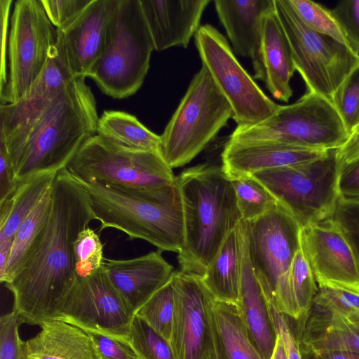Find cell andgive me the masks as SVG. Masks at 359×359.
<instances>
[{
	"label": "cell",
	"instance_id": "2e32d148",
	"mask_svg": "<svg viewBox=\"0 0 359 359\" xmlns=\"http://www.w3.org/2000/svg\"><path fill=\"white\" fill-rule=\"evenodd\" d=\"M74 78L56 43L43 71L24 95L13 103L0 104V134L11 159L36 121Z\"/></svg>",
	"mask_w": 359,
	"mask_h": 359
},
{
	"label": "cell",
	"instance_id": "f1b7e54d",
	"mask_svg": "<svg viewBox=\"0 0 359 359\" xmlns=\"http://www.w3.org/2000/svg\"><path fill=\"white\" fill-rule=\"evenodd\" d=\"M57 172L40 173L19 182L15 193L0 203V241L14 237L21 223L53 186Z\"/></svg>",
	"mask_w": 359,
	"mask_h": 359
},
{
	"label": "cell",
	"instance_id": "d4e9b609",
	"mask_svg": "<svg viewBox=\"0 0 359 359\" xmlns=\"http://www.w3.org/2000/svg\"><path fill=\"white\" fill-rule=\"evenodd\" d=\"M214 4L233 51L252 60L261 42L265 18L275 10V0H215Z\"/></svg>",
	"mask_w": 359,
	"mask_h": 359
},
{
	"label": "cell",
	"instance_id": "7402d4cb",
	"mask_svg": "<svg viewBox=\"0 0 359 359\" xmlns=\"http://www.w3.org/2000/svg\"><path fill=\"white\" fill-rule=\"evenodd\" d=\"M252 65L253 78L263 81L274 98L288 102L292 96L290 79L296 69L290 42L276 8L265 18Z\"/></svg>",
	"mask_w": 359,
	"mask_h": 359
},
{
	"label": "cell",
	"instance_id": "ee69618b",
	"mask_svg": "<svg viewBox=\"0 0 359 359\" xmlns=\"http://www.w3.org/2000/svg\"><path fill=\"white\" fill-rule=\"evenodd\" d=\"M268 304L275 330L282 339L287 359H304L299 339L294 329L290 324L289 318L278 311L269 301Z\"/></svg>",
	"mask_w": 359,
	"mask_h": 359
},
{
	"label": "cell",
	"instance_id": "277c9868",
	"mask_svg": "<svg viewBox=\"0 0 359 359\" xmlns=\"http://www.w3.org/2000/svg\"><path fill=\"white\" fill-rule=\"evenodd\" d=\"M75 180L88 195L95 218L101 223L100 231L116 229L161 251L180 252L184 244V215L176 182L152 189H134Z\"/></svg>",
	"mask_w": 359,
	"mask_h": 359
},
{
	"label": "cell",
	"instance_id": "5b68a950",
	"mask_svg": "<svg viewBox=\"0 0 359 359\" xmlns=\"http://www.w3.org/2000/svg\"><path fill=\"white\" fill-rule=\"evenodd\" d=\"M247 222L250 257L267 300L278 311L298 321L290 273L301 248V226L277 201L264 215Z\"/></svg>",
	"mask_w": 359,
	"mask_h": 359
},
{
	"label": "cell",
	"instance_id": "7a4b0ae2",
	"mask_svg": "<svg viewBox=\"0 0 359 359\" xmlns=\"http://www.w3.org/2000/svg\"><path fill=\"white\" fill-rule=\"evenodd\" d=\"M182 201V272L202 277L228 235L242 221L231 180L222 166L198 165L176 177Z\"/></svg>",
	"mask_w": 359,
	"mask_h": 359
},
{
	"label": "cell",
	"instance_id": "7dc6e473",
	"mask_svg": "<svg viewBox=\"0 0 359 359\" xmlns=\"http://www.w3.org/2000/svg\"><path fill=\"white\" fill-rule=\"evenodd\" d=\"M18 184L4 137L0 134V203L11 197Z\"/></svg>",
	"mask_w": 359,
	"mask_h": 359
},
{
	"label": "cell",
	"instance_id": "9c48e42d",
	"mask_svg": "<svg viewBox=\"0 0 359 359\" xmlns=\"http://www.w3.org/2000/svg\"><path fill=\"white\" fill-rule=\"evenodd\" d=\"M75 179L134 189L174 184L176 177L160 152L133 149L100 135L87 140L66 166Z\"/></svg>",
	"mask_w": 359,
	"mask_h": 359
},
{
	"label": "cell",
	"instance_id": "44dd1931",
	"mask_svg": "<svg viewBox=\"0 0 359 359\" xmlns=\"http://www.w3.org/2000/svg\"><path fill=\"white\" fill-rule=\"evenodd\" d=\"M154 49L187 48L210 0H140Z\"/></svg>",
	"mask_w": 359,
	"mask_h": 359
},
{
	"label": "cell",
	"instance_id": "f546056e",
	"mask_svg": "<svg viewBox=\"0 0 359 359\" xmlns=\"http://www.w3.org/2000/svg\"><path fill=\"white\" fill-rule=\"evenodd\" d=\"M52 189L53 186L21 223L14 235L8 262L0 276L1 283L6 284L13 280L40 240L50 216Z\"/></svg>",
	"mask_w": 359,
	"mask_h": 359
},
{
	"label": "cell",
	"instance_id": "4dcf8cb0",
	"mask_svg": "<svg viewBox=\"0 0 359 359\" xmlns=\"http://www.w3.org/2000/svg\"><path fill=\"white\" fill-rule=\"evenodd\" d=\"M97 134L126 147L160 152L161 135L125 111H104L97 121Z\"/></svg>",
	"mask_w": 359,
	"mask_h": 359
},
{
	"label": "cell",
	"instance_id": "9a60e30c",
	"mask_svg": "<svg viewBox=\"0 0 359 359\" xmlns=\"http://www.w3.org/2000/svg\"><path fill=\"white\" fill-rule=\"evenodd\" d=\"M175 311L170 343L176 359H217L213 297L201 277L174 271Z\"/></svg>",
	"mask_w": 359,
	"mask_h": 359
},
{
	"label": "cell",
	"instance_id": "f6af8a7d",
	"mask_svg": "<svg viewBox=\"0 0 359 359\" xmlns=\"http://www.w3.org/2000/svg\"><path fill=\"white\" fill-rule=\"evenodd\" d=\"M86 333L91 339L97 359H136L127 344L109 336Z\"/></svg>",
	"mask_w": 359,
	"mask_h": 359
},
{
	"label": "cell",
	"instance_id": "11a10c76",
	"mask_svg": "<svg viewBox=\"0 0 359 359\" xmlns=\"http://www.w3.org/2000/svg\"><path fill=\"white\" fill-rule=\"evenodd\" d=\"M357 132H359V124L358 126L356 127V128L355 129L354 132L353 133H357Z\"/></svg>",
	"mask_w": 359,
	"mask_h": 359
},
{
	"label": "cell",
	"instance_id": "8fae6325",
	"mask_svg": "<svg viewBox=\"0 0 359 359\" xmlns=\"http://www.w3.org/2000/svg\"><path fill=\"white\" fill-rule=\"evenodd\" d=\"M275 8L290 42L295 69L307 91L332 102L337 89L359 65V55L334 39L312 30L288 0H275Z\"/></svg>",
	"mask_w": 359,
	"mask_h": 359
},
{
	"label": "cell",
	"instance_id": "30bf717a",
	"mask_svg": "<svg viewBox=\"0 0 359 359\" xmlns=\"http://www.w3.org/2000/svg\"><path fill=\"white\" fill-rule=\"evenodd\" d=\"M351 135L330 100L306 91L296 102L280 105L276 112L262 123L236 127L230 140H272L304 148L339 149Z\"/></svg>",
	"mask_w": 359,
	"mask_h": 359
},
{
	"label": "cell",
	"instance_id": "8992f818",
	"mask_svg": "<svg viewBox=\"0 0 359 359\" xmlns=\"http://www.w3.org/2000/svg\"><path fill=\"white\" fill-rule=\"evenodd\" d=\"M154 50L140 0H118L107 48L87 77L105 95L128 97L142 86Z\"/></svg>",
	"mask_w": 359,
	"mask_h": 359
},
{
	"label": "cell",
	"instance_id": "ba28073f",
	"mask_svg": "<svg viewBox=\"0 0 359 359\" xmlns=\"http://www.w3.org/2000/svg\"><path fill=\"white\" fill-rule=\"evenodd\" d=\"M338 149L299 164L253 174L301 227L333 217L339 199Z\"/></svg>",
	"mask_w": 359,
	"mask_h": 359
},
{
	"label": "cell",
	"instance_id": "f5cc1de1",
	"mask_svg": "<svg viewBox=\"0 0 359 359\" xmlns=\"http://www.w3.org/2000/svg\"><path fill=\"white\" fill-rule=\"evenodd\" d=\"M271 359H287L286 352L282 339L278 334L276 344Z\"/></svg>",
	"mask_w": 359,
	"mask_h": 359
},
{
	"label": "cell",
	"instance_id": "bcb514c9",
	"mask_svg": "<svg viewBox=\"0 0 359 359\" xmlns=\"http://www.w3.org/2000/svg\"><path fill=\"white\" fill-rule=\"evenodd\" d=\"M338 191L341 199L359 201V156L340 165Z\"/></svg>",
	"mask_w": 359,
	"mask_h": 359
},
{
	"label": "cell",
	"instance_id": "4316f807",
	"mask_svg": "<svg viewBox=\"0 0 359 359\" xmlns=\"http://www.w3.org/2000/svg\"><path fill=\"white\" fill-rule=\"evenodd\" d=\"M212 316L217 359H264L237 304L213 298Z\"/></svg>",
	"mask_w": 359,
	"mask_h": 359
},
{
	"label": "cell",
	"instance_id": "603a6c76",
	"mask_svg": "<svg viewBox=\"0 0 359 359\" xmlns=\"http://www.w3.org/2000/svg\"><path fill=\"white\" fill-rule=\"evenodd\" d=\"M296 323L302 351L359 353V311L311 308L305 318Z\"/></svg>",
	"mask_w": 359,
	"mask_h": 359
},
{
	"label": "cell",
	"instance_id": "7bdbcfd3",
	"mask_svg": "<svg viewBox=\"0 0 359 359\" xmlns=\"http://www.w3.org/2000/svg\"><path fill=\"white\" fill-rule=\"evenodd\" d=\"M45 13L56 28L63 27L77 18L92 0H40Z\"/></svg>",
	"mask_w": 359,
	"mask_h": 359
},
{
	"label": "cell",
	"instance_id": "836d02e7",
	"mask_svg": "<svg viewBox=\"0 0 359 359\" xmlns=\"http://www.w3.org/2000/svg\"><path fill=\"white\" fill-rule=\"evenodd\" d=\"M242 219L251 222L267 212L276 200L253 176L231 180Z\"/></svg>",
	"mask_w": 359,
	"mask_h": 359
},
{
	"label": "cell",
	"instance_id": "6da1fadb",
	"mask_svg": "<svg viewBox=\"0 0 359 359\" xmlns=\"http://www.w3.org/2000/svg\"><path fill=\"white\" fill-rule=\"evenodd\" d=\"M94 219L86 190L66 168L59 170L43 233L18 273L4 284L13 295V311L21 324L40 326L57 319L76 279L74 242Z\"/></svg>",
	"mask_w": 359,
	"mask_h": 359
},
{
	"label": "cell",
	"instance_id": "7c38bea8",
	"mask_svg": "<svg viewBox=\"0 0 359 359\" xmlns=\"http://www.w3.org/2000/svg\"><path fill=\"white\" fill-rule=\"evenodd\" d=\"M194 39L202 65L229 102L237 127L256 126L276 112L280 105L257 85L236 57L227 39L215 27L201 25Z\"/></svg>",
	"mask_w": 359,
	"mask_h": 359
},
{
	"label": "cell",
	"instance_id": "681fc988",
	"mask_svg": "<svg viewBox=\"0 0 359 359\" xmlns=\"http://www.w3.org/2000/svg\"><path fill=\"white\" fill-rule=\"evenodd\" d=\"M340 165L346 164L359 156V132L353 133L347 142L337 150Z\"/></svg>",
	"mask_w": 359,
	"mask_h": 359
},
{
	"label": "cell",
	"instance_id": "ac0fdd59",
	"mask_svg": "<svg viewBox=\"0 0 359 359\" xmlns=\"http://www.w3.org/2000/svg\"><path fill=\"white\" fill-rule=\"evenodd\" d=\"M118 0H92L73 21L57 29V43L74 77H87L104 52Z\"/></svg>",
	"mask_w": 359,
	"mask_h": 359
},
{
	"label": "cell",
	"instance_id": "52a82bcc",
	"mask_svg": "<svg viewBox=\"0 0 359 359\" xmlns=\"http://www.w3.org/2000/svg\"><path fill=\"white\" fill-rule=\"evenodd\" d=\"M231 118L229 102L202 65L161 135L160 154L172 169L186 165Z\"/></svg>",
	"mask_w": 359,
	"mask_h": 359
},
{
	"label": "cell",
	"instance_id": "8d00e7d4",
	"mask_svg": "<svg viewBox=\"0 0 359 359\" xmlns=\"http://www.w3.org/2000/svg\"><path fill=\"white\" fill-rule=\"evenodd\" d=\"M74 256L78 278H87L101 269L103 245L99 234L89 226L83 229L74 242Z\"/></svg>",
	"mask_w": 359,
	"mask_h": 359
},
{
	"label": "cell",
	"instance_id": "83f0119b",
	"mask_svg": "<svg viewBox=\"0 0 359 359\" xmlns=\"http://www.w3.org/2000/svg\"><path fill=\"white\" fill-rule=\"evenodd\" d=\"M241 267L242 245L238 226L226 238L201 278L215 299L238 304Z\"/></svg>",
	"mask_w": 359,
	"mask_h": 359
},
{
	"label": "cell",
	"instance_id": "74e56055",
	"mask_svg": "<svg viewBox=\"0 0 359 359\" xmlns=\"http://www.w3.org/2000/svg\"><path fill=\"white\" fill-rule=\"evenodd\" d=\"M332 104L352 135L359 124V65L337 89Z\"/></svg>",
	"mask_w": 359,
	"mask_h": 359
},
{
	"label": "cell",
	"instance_id": "cb8c5ba5",
	"mask_svg": "<svg viewBox=\"0 0 359 359\" xmlns=\"http://www.w3.org/2000/svg\"><path fill=\"white\" fill-rule=\"evenodd\" d=\"M248 222L238 224L242 267L238 306L250 335L264 359H271L278 339L266 297L256 276L248 250Z\"/></svg>",
	"mask_w": 359,
	"mask_h": 359
},
{
	"label": "cell",
	"instance_id": "b9f144b4",
	"mask_svg": "<svg viewBox=\"0 0 359 359\" xmlns=\"http://www.w3.org/2000/svg\"><path fill=\"white\" fill-rule=\"evenodd\" d=\"M19 321L12 311L0 318V359H22V341L19 335Z\"/></svg>",
	"mask_w": 359,
	"mask_h": 359
},
{
	"label": "cell",
	"instance_id": "d590c367",
	"mask_svg": "<svg viewBox=\"0 0 359 359\" xmlns=\"http://www.w3.org/2000/svg\"><path fill=\"white\" fill-rule=\"evenodd\" d=\"M300 19L312 30L348 46L344 33L332 11L311 0H288Z\"/></svg>",
	"mask_w": 359,
	"mask_h": 359
},
{
	"label": "cell",
	"instance_id": "60d3db41",
	"mask_svg": "<svg viewBox=\"0 0 359 359\" xmlns=\"http://www.w3.org/2000/svg\"><path fill=\"white\" fill-rule=\"evenodd\" d=\"M333 217L348 238L359 265V201L339 198Z\"/></svg>",
	"mask_w": 359,
	"mask_h": 359
},
{
	"label": "cell",
	"instance_id": "e0dca14e",
	"mask_svg": "<svg viewBox=\"0 0 359 359\" xmlns=\"http://www.w3.org/2000/svg\"><path fill=\"white\" fill-rule=\"evenodd\" d=\"M301 248L318 287L333 285L359 292V265L334 217L302 227Z\"/></svg>",
	"mask_w": 359,
	"mask_h": 359
},
{
	"label": "cell",
	"instance_id": "816d5d0a",
	"mask_svg": "<svg viewBox=\"0 0 359 359\" xmlns=\"http://www.w3.org/2000/svg\"><path fill=\"white\" fill-rule=\"evenodd\" d=\"M317 355L321 359H359V353L347 351H329Z\"/></svg>",
	"mask_w": 359,
	"mask_h": 359
},
{
	"label": "cell",
	"instance_id": "484cf974",
	"mask_svg": "<svg viewBox=\"0 0 359 359\" xmlns=\"http://www.w3.org/2000/svg\"><path fill=\"white\" fill-rule=\"evenodd\" d=\"M41 331L22 342V359H97L88 334L60 320L43 323Z\"/></svg>",
	"mask_w": 359,
	"mask_h": 359
},
{
	"label": "cell",
	"instance_id": "e575fe53",
	"mask_svg": "<svg viewBox=\"0 0 359 359\" xmlns=\"http://www.w3.org/2000/svg\"><path fill=\"white\" fill-rule=\"evenodd\" d=\"M290 276L292 290L299 313L298 321H300L309 313L318 291L313 271L301 248L293 258Z\"/></svg>",
	"mask_w": 359,
	"mask_h": 359
},
{
	"label": "cell",
	"instance_id": "db71d44e",
	"mask_svg": "<svg viewBox=\"0 0 359 359\" xmlns=\"http://www.w3.org/2000/svg\"><path fill=\"white\" fill-rule=\"evenodd\" d=\"M302 353L304 359H321L317 354L312 352L302 351Z\"/></svg>",
	"mask_w": 359,
	"mask_h": 359
},
{
	"label": "cell",
	"instance_id": "f35d334b",
	"mask_svg": "<svg viewBox=\"0 0 359 359\" xmlns=\"http://www.w3.org/2000/svg\"><path fill=\"white\" fill-rule=\"evenodd\" d=\"M311 308L359 311V292L333 285L320 286Z\"/></svg>",
	"mask_w": 359,
	"mask_h": 359
},
{
	"label": "cell",
	"instance_id": "1f68e13d",
	"mask_svg": "<svg viewBox=\"0 0 359 359\" xmlns=\"http://www.w3.org/2000/svg\"><path fill=\"white\" fill-rule=\"evenodd\" d=\"M128 346L136 359H176L170 341L136 314Z\"/></svg>",
	"mask_w": 359,
	"mask_h": 359
},
{
	"label": "cell",
	"instance_id": "c3c4849f",
	"mask_svg": "<svg viewBox=\"0 0 359 359\" xmlns=\"http://www.w3.org/2000/svg\"><path fill=\"white\" fill-rule=\"evenodd\" d=\"M12 0H0L1 11V69H0V92L7 82L8 62L7 48L8 39V22L11 15Z\"/></svg>",
	"mask_w": 359,
	"mask_h": 359
},
{
	"label": "cell",
	"instance_id": "4fadbf2b",
	"mask_svg": "<svg viewBox=\"0 0 359 359\" xmlns=\"http://www.w3.org/2000/svg\"><path fill=\"white\" fill-rule=\"evenodd\" d=\"M7 82L0 92V104L16 102L43 71L57 29L48 18L40 0H18L11 15Z\"/></svg>",
	"mask_w": 359,
	"mask_h": 359
},
{
	"label": "cell",
	"instance_id": "5bb4252c",
	"mask_svg": "<svg viewBox=\"0 0 359 359\" xmlns=\"http://www.w3.org/2000/svg\"><path fill=\"white\" fill-rule=\"evenodd\" d=\"M134 316L102 266L90 276L76 277L58 309L56 320L86 332L113 337L128 345Z\"/></svg>",
	"mask_w": 359,
	"mask_h": 359
},
{
	"label": "cell",
	"instance_id": "d6a6232c",
	"mask_svg": "<svg viewBox=\"0 0 359 359\" xmlns=\"http://www.w3.org/2000/svg\"><path fill=\"white\" fill-rule=\"evenodd\" d=\"M174 311L175 291L171 278L139 309L135 314L170 341Z\"/></svg>",
	"mask_w": 359,
	"mask_h": 359
},
{
	"label": "cell",
	"instance_id": "f907efd6",
	"mask_svg": "<svg viewBox=\"0 0 359 359\" xmlns=\"http://www.w3.org/2000/svg\"><path fill=\"white\" fill-rule=\"evenodd\" d=\"M13 241V238L0 241V276L4 272L11 254Z\"/></svg>",
	"mask_w": 359,
	"mask_h": 359
},
{
	"label": "cell",
	"instance_id": "3957f363",
	"mask_svg": "<svg viewBox=\"0 0 359 359\" xmlns=\"http://www.w3.org/2000/svg\"><path fill=\"white\" fill-rule=\"evenodd\" d=\"M98 118L95 98L85 77L74 78L11 159L17 180L65 168L82 144L97 134Z\"/></svg>",
	"mask_w": 359,
	"mask_h": 359
},
{
	"label": "cell",
	"instance_id": "ab89813d",
	"mask_svg": "<svg viewBox=\"0 0 359 359\" xmlns=\"http://www.w3.org/2000/svg\"><path fill=\"white\" fill-rule=\"evenodd\" d=\"M331 11L344 33L348 46L359 55V0L341 1Z\"/></svg>",
	"mask_w": 359,
	"mask_h": 359
},
{
	"label": "cell",
	"instance_id": "d6986e66",
	"mask_svg": "<svg viewBox=\"0 0 359 359\" xmlns=\"http://www.w3.org/2000/svg\"><path fill=\"white\" fill-rule=\"evenodd\" d=\"M329 151L272 140H229L222 153V168L230 180H236L264 170L309 162L325 156Z\"/></svg>",
	"mask_w": 359,
	"mask_h": 359
},
{
	"label": "cell",
	"instance_id": "ffe728a7",
	"mask_svg": "<svg viewBox=\"0 0 359 359\" xmlns=\"http://www.w3.org/2000/svg\"><path fill=\"white\" fill-rule=\"evenodd\" d=\"M161 250L128 259H105L102 269L109 280L135 314L172 278L174 271Z\"/></svg>",
	"mask_w": 359,
	"mask_h": 359
}]
</instances>
